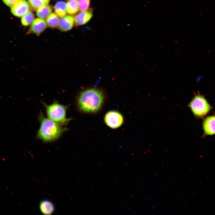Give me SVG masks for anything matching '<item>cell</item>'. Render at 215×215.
Instances as JSON below:
<instances>
[{"label": "cell", "instance_id": "obj_17", "mask_svg": "<svg viewBox=\"0 0 215 215\" xmlns=\"http://www.w3.org/2000/svg\"><path fill=\"white\" fill-rule=\"evenodd\" d=\"M34 18V16L33 12L29 11L22 16L21 20L22 23L24 26H28L33 22Z\"/></svg>", "mask_w": 215, "mask_h": 215}, {"label": "cell", "instance_id": "obj_2", "mask_svg": "<svg viewBox=\"0 0 215 215\" xmlns=\"http://www.w3.org/2000/svg\"><path fill=\"white\" fill-rule=\"evenodd\" d=\"M40 125L37 137L45 142H50L59 139L67 130L61 125L45 117L41 113L39 116Z\"/></svg>", "mask_w": 215, "mask_h": 215}, {"label": "cell", "instance_id": "obj_6", "mask_svg": "<svg viewBox=\"0 0 215 215\" xmlns=\"http://www.w3.org/2000/svg\"><path fill=\"white\" fill-rule=\"evenodd\" d=\"M11 7L12 13L15 16L20 17L28 11L30 5L26 0H20Z\"/></svg>", "mask_w": 215, "mask_h": 215}, {"label": "cell", "instance_id": "obj_9", "mask_svg": "<svg viewBox=\"0 0 215 215\" xmlns=\"http://www.w3.org/2000/svg\"><path fill=\"white\" fill-rule=\"evenodd\" d=\"M93 16V10L91 8L79 13L74 18L75 25L76 26L82 25L87 23Z\"/></svg>", "mask_w": 215, "mask_h": 215}, {"label": "cell", "instance_id": "obj_16", "mask_svg": "<svg viewBox=\"0 0 215 215\" xmlns=\"http://www.w3.org/2000/svg\"><path fill=\"white\" fill-rule=\"evenodd\" d=\"M46 21L48 25L52 28L56 27L58 24L59 18L54 13L50 14L47 19Z\"/></svg>", "mask_w": 215, "mask_h": 215}, {"label": "cell", "instance_id": "obj_13", "mask_svg": "<svg viewBox=\"0 0 215 215\" xmlns=\"http://www.w3.org/2000/svg\"><path fill=\"white\" fill-rule=\"evenodd\" d=\"M54 10L56 13L59 17L61 18L64 17L67 13L66 3L63 1L57 2L55 6Z\"/></svg>", "mask_w": 215, "mask_h": 215}, {"label": "cell", "instance_id": "obj_12", "mask_svg": "<svg viewBox=\"0 0 215 215\" xmlns=\"http://www.w3.org/2000/svg\"><path fill=\"white\" fill-rule=\"evenodd\" d=\"M52 11L51 7L48 5L42 6L39 7L36 11V15L40 18L44 19L50 14Z\"/></svg>", "mask_w": 215, "mask_h": 215}, {"label": "cell", "instance_id": "obj_19", "mask_svg": "<svg viewBox=\"0 0 215 215\" xmlns=\"http://www.w3.org/2000/svg\"><path fill=\"white\" fill-rule=\"evenodd\" d=\"M20 0H2L3 2L7 6L11 7Z\"/></svg>", "mask_w": 215, "mask_h": 215}, {"label": "cell", "instance_id": "obj_3", "mask_svg": "<svg viewBox=\"0 0 215 215\" xmlns=\"http://www.w3.org/2000/svg\"><path fill=\"white\" fill-rule=\"evenodd\" d=\"M45 109L47 118L61 125L67 124L70 120L66 117L67 107L57 102L47 105L43 103Z\"/></svg>", "mask_w": 215, "mask_h": 215}, {"label": "cell", "instance_id": "obj_14", "mask_svg": "<svg viewBox=\"0 0 215 215\" xmlns=\"http://www.w3.org/2000/svg\"><path fill=\"white\" fill-rule=\"evenodd\" d=\"M67 10L70 14H74L77 13L79 10L78 2L77 1L69 0L66 4Z\"/></svg>", "mask_w": 215, "mask_h": 215}, {"label": "cell", "instance_id": "obj_5", "mask_svg": "<svg viewBox=\"0 0 215 215\" xmlns=\"http://www.w3.org/2000/svg\"><path fill=\"white\" fill-rule=\"evenodd\" d=\"M104 120L105 124L113 129L119 128L124 122L123 115L116 110H110L107 112L105 115Z\"/></svg>", "mask_w": 215, "mask_h": 215}, {"label": "cell", "instance_id": "obj_10", "mask_svg": "<svg viewBox=\"0 0 215 215\" xmlns=\"http://www.w3.org/2000/svg\"><path fill=\"white\" fill-rule=\"evenodd\" d=\"M74 21V17L73 16L68 15L62 17L59 22V28L62 31H68L73 27Z\"/></svg>", "mask_w": 215, "mask_h": 215}, {"label": "cell", "instance_id": "obj_11", "mask_svg": "<svg viewBox=\"0 0 215 215\" xmlns=\"http://www.w3.org/2000/svg\"><path fill=\"white\" fill-rule=\"evenodd\" d=\"M39 208L42 213L45 215H50L54 212L55 208L54 204L50 201L44 199L41 201Z\"/></svg>", "mask_w": 215, "mask_h": 215}, {"label": "cell", "instance_id": "obj_15", "mask_svg": "<svg viewBox=\"0 0 215 215\" xmlns=\"http://www.w3.org/2000/svg\"><path fill=\"white\" fill-rule=\"evenodd\" d=\"M50 0H29V3L31 8L34 11L37 10L40 7L47 5Z\"/></svg>", "mask_w": 215, "mask_h": 215}, {"label": "cell", "instance_id": "obj_4", "mask_svg": "<svg viewBox=\"0 0 215 215\" xmlns=\"http://www.w3.org/2000/svg\"><path fill=\"white\" fill-rule=\"evenodd\" d=\"M194 115L196 118H203L212 109L204 96L198 92L188 105Z\"/></svg>", "mask_w": 215, "mask_h": 215}, {"label": "cell", "instance_id": "obj_7", "mask_svg": "<svg viewBox=\"0 0 215 215\" xmlns=\"http://www.w3.org/2000/svg\"><path fill=\"white\" fill-rule=\"evenodd\" d=\"M204 136L215 134V116H208L203 121Z\"/></svg>", "mask_w": 215, "mask_h": 215}, {"label": "cell", "instance_id": "obj_8", "mask_svg": "<svg viewBox=\"0 0 215 215\" xmlns=\"http://www.w3.org/2000/svg\"><path fill=\"white\" fill-rule=\"evenodd\" d=\"M46 27L47 24L45 20L41 18H36L32 23L27 33H34L39 36Z\"/></svg>", "mask_w": 215, "mask_h": 215}, {"label": "cell", "instance_id": "obj_20", "mask_svg": "<svg viewBox=\"0 0 215 215\" xmlns=\"http://www.w3.org/2000/svg\"><path fill=\"white\" fill-rule=\"evenodd\" d=\"M75 0V1H76V0Z\"/></svg>", "mask_w": 215, "mask_h": 215}, {"label": "cell", "instance_id": "obj_1", "mask_svg": "<svg viewBox=\"0 0 215 215\" xmlns=\"http://www.w3.org/2000/svg\"><path fill=\"white\" fill-rule=\"evenodd\" d=\"M106 100L105 94L102 90L90 88L79 93L77 97L76 104L78 109L82 113L95 115L102 110Z\"/></svg>", "mask_w": 215, "mask_h": 215}, {"label": "cell", "instance_id": "obj_18", "mask_svg": "<svg viewBox=\"0 0 215 215\" xmlns=\"http://www.w3.org/2000/svg\"><path fill=\"white\" fill-rule=\"evenodd\" d=\"M78 4L81 11H85L89 8L90 5V0H79Z\"/></svg>", "mask_w": 215, "mask_h": 215}]
</instances>
